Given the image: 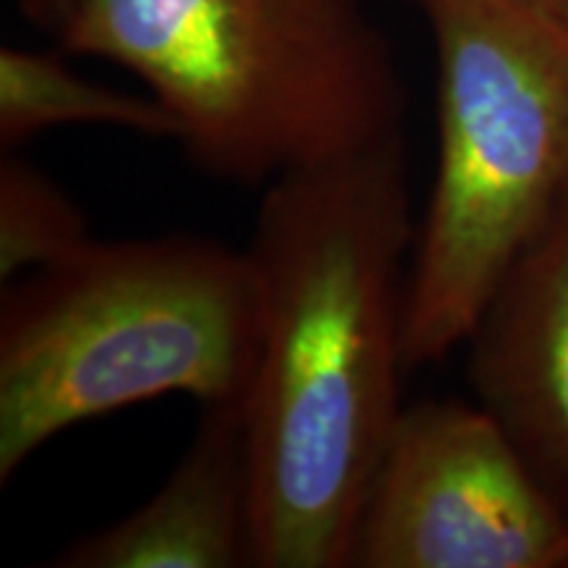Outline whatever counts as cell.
<instances>
[{"mask_svg": "<svg viewBox=\"0 0 568 568\" xmlns=\"http://www.w3.org/2000/svg\"><path fill=\"white\" fill-rule=\"evenodd\" d=\"M21 13L38 24L40 30L51 32L53 38H61L63 30H67L71 6L74 0H17Z\"/></svg>", "mask_w": 568, "mask_h": 568, "instance_id": "cell-10", "label": "cell"}, {"mask_svg": "<svg viewBox=\"0 0 568 568\" xmlns=\"http://www.w3.org/2000/svg\"><path fill=\"white\" fill-rule=\"evenodd\" d=\"M51 566H253V479L243 406H205L163 485L132 514L71 542Z\"/></svg>", "mask_w": 568, "mask_h": 568, "instance_id": "cell-7", "label": "cell"}, {"mask_svg": "<svg viewBox=\"0 0 568 568\" xmlns=\"http://www.w3.org/2000/svg\"><path fill=\"white\" fill-rule=\"evenodd\" d=\"M474 400L568 521V203L466 337Z\"/></svg>", "mask_w": 568, "mask_h": 568, "instance_id": "cell-6", "label": "cell"}, {"mask_svg": "<svg viewBox=\"0 0 568 568\" xmlns=\"http://www.w3.org/2000/svg\"><path fill=\"white\" fill-rule=\"evenodd\" d=\"M255 358L245 247L187 232L92 237L3 284L0 485L63 432L155 397L243 406Z\"/></svg>", "mask_w": 568, "mask_h": 568, "instance_id": "cell-3", "label": "cell"}, {"mask_svg": "<svg viewBox=\"0 0 568 568\" xmlns=\"http://www.w3.org/2000/svg\"><path fill=\"white\" fill-rule=\"evenodd\" d=\"M414 245L406 142L264 187L245 247L258 287V358L243 403L253 566L351 568L403 410Z\"/></svg>", "mask_w": 568, "mask_h": 568, "instance_id": "cell-1", "label": "cell"}, {"mask_svg": "<svg viewBox=\"0 0 568 568\" xmlns=\"http://www.w3.org/2000/svg\"><path fill=\"white\" fill-rule=\"evenodd\" d=\"M67 124L119 126L159 140H176L174 119L151 95L90 82L61 55L6 45L0 51V148L3 153L45 130Z\"/></svg>", "mask_w": 568, "mask_h": 568, "instance_id": "cell-8", "label": "cell"}, {"mask_svg": "<svg viewBox=\"0 0 568 568\" xmlns=\"http://www.w3.org/2000/svg\"><path fill=\"white\" fill-rule=\"evenodd\" d=\"M539 3L550 6V9H556V11L566 13V17H568V0H539Z\"/></svg>", "mask_w": 568, "mask_h": 568, "instance_id": "cell-11", "label": "cell"}, {"mask_svg": "<svg viewBox=\"0 0 568 568\" xmlns=\"http://www.w3.org/2000/svg\"><path fill=\"white\" fill-rule=\"evenodd\" d=\"M88 219L71 195L17 151L0 159V282L11 284L69 258L90 243Z\"/></svg>", "mask_w": 568, "mask_h": 568, "instance_id": "cell-9", "label": "cell"}, {"mask_svg": "<svg viewBox=\"0 0 568 568\" xmlns=\"http://www.w3.org/2000/svg\"><path fill=\"white\" fill-rule=\"evenodd\" d=\"M437 53V174L406 295L408 372L464 347L568 203V17L539 0H410Z\"/></svg>", "mask_w": 568, "mask_h": 568, "instance_id": "cell-4", "label": "cell"}, {"mask_svg": "<svg viewBox=\"0 0 568 568\" xmlns=\"http://www.w3.org/2000/svg\"><path fill=\"white\" fill-rule=\"evenodd\" d=\"M59 40L138 77L222 182L406 142V82L364 0H74Z\"/></svg>", "mask_w": 568, "mask_h": 568, "instance_id": "cell-2", "label": "cell"}, {"mask_svg": "<svg viewBox=\"0 0 568 568\" xmlns=\"http://www.w3.org/2000/svg\"><path fill=\"white\" fill-rule=\"evenodd\" d=\"M351 568H568V521L477 400L400 410Z\"/></svg>", "mask_w": 568, "mask_h": 568, "instance_id": "cell-5", "label": "cell"}]
</instances>
